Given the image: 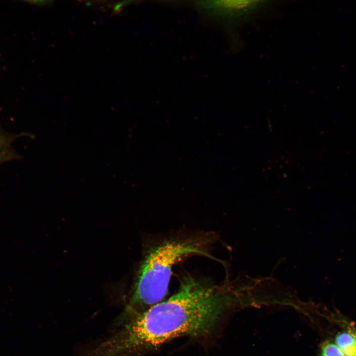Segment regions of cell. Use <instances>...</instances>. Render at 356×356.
Segmentation results:
<instances>
[{
  "label": "cell",
  "mask_w": 356,
  "mask_h": 356,
  "mask_svg": "<svg viewBox=\"0 0 356 356\" xmlns=\"http://www.w3.org/2000/svg\"><path fill=\"white\" fill-rule=\"evenodd\" d=\"M319 356H345L340 348L331 342L324 343L321 347Z\"/></svg>",
  "instance_id": "6"
},
{
  "label": "cell",
  "mask_w": 356,
  "mask_h": 356,
  "mask_svg": "<svg viewBox=\"0 0 356 356\" xmlns=\"http://www.w3.org/2000/svg\"><path fill=\"white\" fill-rule=\"evenodd\" d=\"M229 297L226 287L209 277L186 273L175 294L131 318L119 333L98 347L99 355L127 356L178 336H209Z\"/></svg>",
  "instance_id": "1"
},
{
  "label": "cell",
  "mask_w": 356,
  "mask_h": 356,
  "mask_svg": "<svg viewBox=\"0 0 356 356\" xmlns=\"http://www.w3.org/2000/svg\"><path fill=\"white\" fill-rule=\"evenodd\" d=\"M356 356V354H355V355H353V356Z\"/></svg>",
  "instance_id": "9"
},
{
  "label": "cell",
  "mask_w": 356,
  "mask_h": 356,
  "mask_svg": "<svg viewBox=\"0 0 356 356\" xmlns=\"http://www.w3.org/2000/svg\"><path fill=\"white\" fill-rule=\"evenodd\" d=\"M215 241V234L210 231H181L160 237L147 245L122 319H130L163 301L174 266L192 255L212 257L210 249Z\"/></svg>",
  "instance_id": "2"
},
{
  "label": "cell",
  "mask_w": 356,
  "mask_h": 356,
  "mask_svg": "<svg viewBox=\"0 0 356 356\" xmlns=\"http://www.w3.org/2000/svg\"><path fill=\"white\" fill-rule=\"evenodd\" d=\"M127 1H121L115 3L113 7V11L114 12H117L121 10L122 7L127 3Z\"/></svg>",
  "instance_id": "7"
},
{
  "label": "cell",
  "mask_w": 356,
  "mask_h": 356,
  "mask_svg": "<svg viewBox=\"0 0 356 356\" xmlns=\"http://www.w3.org/2000/svg\"><path fill=\"white\" fill-rule=\"evenodd\" d=\"M205 5L235 24L250 21L261 12L269 8L268 0H218Z\"/></svg>",
  "instance_id": "3"
},
{
  "label": "cell",
  "mask_w": 356,
  "mask_h": 356,
  "mask_svg": "<svg viewBox=\"0 0 356 356\" xmlns=\"http://www.w3.org/2000/svg\"><path fill=\"white\" fill-rule=\"evenodd\" d=\"M20 135L9 134L0 129V164L16 159L18 157L13 149V141Z\"/></svg>",
  "instance_id": "5"
},
{
  "label": "cell",
  "mask_w": 356,
  "mask_h": 356,
  "mask_svg": "<svg viewBox=\"0 0 356 356\" xmlns=\"http://www.w3.org/2000/svg\"><path fill=\"white\" fill-rule=\"evenodd\" d=\"M335 343L345 356L356 354V332L345 331L338 333L336 336Z\"/></svg>",
  "instance_id": "4"
},
{
  "label": "cell",
  "mask_w": 356,
  "mask_h": 356,
  "mask_svg": "<svg viewBox=\"0 0 356 356\" xmlns=\"http://www.w3.org/2000/svg\"><path fill=\"white\" fill-rule=\"evenodd\" d=\"M32 4L38 5H47L48 4H52V0H37V1H31Z\"/></svg>",
  "instance_id": "8"
}]
</instances>
